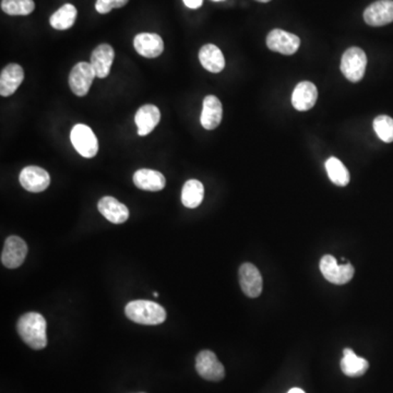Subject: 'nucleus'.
<instances>
[{"instance_id": "8", "label": "nucleus", "mask_w": 393, "mask_h": 393, "mask_svg": "<svg viewBox=\"0 0 393 393\" xmlns=\"http://www.w3.org/2000/svg\"><path fill=\"white\" fill-rule=\"evenodd\" d=\"M28 255V245L19 236H9L6 240L3 252H1V262L8 269H16L24 262Z\"/></svg>"}, {"instance_id": "29", "label": "nucleus", "mask_w": 393, "mask_h": 393, "mask_svg": "<svg viewBox=\"0 0 393 393\" xmlns=\"http://www.w3.org/2000/svg\"><path fill=\"white\" fill-rule=\"evenodd\" d=\"M186 7L190 9H198L203 6V0H183Z\"/></svg>"}, {"instance_id": "16", "label": "nucleus", "mask_w": 393, "mask_h": 393, "mask_svg": "<svg viewBox=\"0 0 393 393\" xmlns=\"http://www.w3.org/2000/svg\"><path fill=\"white\" fill-rule=\"evenodd\" d=\"M318 91L316 86L310 81H302L296 86L292 94V104L295 110L306 112L316 104Z\"/></svg>"}, {"instance_id": "6", "label": "nucleus", "mask_w": 393, "mask_h": 393, "mask_svg": "<svg viewBox=\"0 0 393 393\" xmlns=\"http://www.w3.org/2000/svg\"><path fill=\"white\" fill-rule=\"evenodd\" d=\"M94 78H96L91 63L81 61L71 69L69 75V86L75 96H86L90 91Z\"/></svg>"}, {"instance_id": "25", "label": "nucleus", "mask_w": 393, "mask_h": 393, "mask_svg": "<svg viewBox=\"0 0 393 393\" xmlns=\"http://www.w3.org/2000/svg\"><path fill=\"white\" fill-rule=\"evenodd\" d=\"M326 170L329 178L337 186L344 187L349 183V173L344 164L339 158H330L327 160Z\"/></svg>"}, {"instance_id": "18", "label": "nucleus", "mask_w": 393, "mask_h": 393, "mask_svg": "<svg viewBox=\"0 0 393 393\" xmlns=\"http://www.w3.org/2000/svg\"><path fill=\"white\" fill-rule=\"evenodd\" d=\"M222 117H223V107H222L221 101L217 96H205L200 117L203 128L207 131H213L217 128L221 123Z\"/></svg>"}, {"instance_id": "5", "label": "nucleus", "mask_w": 393, "mask_h": 393, "mask_svg": "<svg viewBox=\"0 0 393 393\" xmlns=\"http://www.w3.org/2000/svg\"><path fill=\"white\" fill-rule=\"evenodd\" d=\"M320 270L327 281L337 285H342L351 281L355 273L351 263L337 265V259L331 255L322 257L320 260Z\"/></svg>"}, {"instance_id": "31", "label": "nucleus", "mask_w": 393, "mask_h": 393, "mask_svg": "<svg viewBox=\"0 0 393 393\" xmlns=\"http://www.w3.org/2000/svg\"><path fill=\"white\" fill-rule=\"evenodd\" d=\"M256 1H259V3H269V1H271V0H256Z\"/></svg>"}, {"instance_id": "12", "label": "nucleus", "mask_w": 393, "mask_h": 393, "mask_svg": "<svg viewBox=\"0 0 393 393\" xmlns=\"http://www.w3.org/2000/svg\"><path fill=\"white\" fill-rule=\"evenodd\" d=\"M364 20L370 26H384L393 21V0H378L364 12Z\"/></svg>"}, {"instance_id": "15", "label": "nucleus", "mask_w": 393, "mask_h": 393, "mask_svg": "<svg viewBox=\"0 0 393 393\" xmlns=\"http://www.w3.org/2000/svg\"><path fill=\"white\" fill-rule=\"evenodd\" d=\"M115 58V51L108 44H101L92 51L91 63L96 78L104 79L110 75L111 68Z\"/></svg>"}, {"instance_id": "11", "label": "nucleus", "mask_w": 393, "mask_h": 393, "mask_svg": "<svg viewBox=\"0 0 393 393\" xmlns=\"http://www.w3.org/2000/svg\"><path fill=\"white\" fill-rule=\"evenodd\" d=\"M240 284L245 295L256 298L262 292V277L252 263H244L240 267Z\"/></svg>"}, {"instance_id": "7", "label": "nucleus", "mask_w": 393, "mask_h": 393, "mask_svg": "<svg viewBox=\"0 0 393 393\" xmlns=\"http://www.w3.org/2000/svg\"><path fill=\"white\" fill-rule=\"evenodd\" d=\"M195 369L203 379L220 382L225 376V369L213 352H200L195 359Z\"/></svg>"}, {"instance_id": "3", "label": "nucleus", "mask_w": 393, "mask_h": 393, "mask_svg": "<svg viewBox=\"0 0 393 393\" xmlns=\"http://www.w3.org/2000/svg\"><path fill=\"white\" fill-rule=\"evenodd\" d=\"M367 56L365 51L359 47H351L343 53L341 61V71L351 82L361 81L365 75Z\"/></svg>"}, {"instance_id": "19", "label": "nucleus", "mask_w": 393, "mask_h": 393, "mask_svg": "<svg viewBox=\"0 0 393 393\" xmlns=\"http://www.w3.org/2000/svg\"><path fill=\"white\" fill-rule=\"evenodd\" d=\"M98 209L107 221L114 224L125 223L129 218L128 208L113 197L101 199Z\"/></svg>"}, {"instance_id": "26", "label": "nucleus", "mask_w": 393, "mask_h": 393, "mask_svg": "<svg viewBox=\"0 0 393 393\" xmlns=\"http://www.w3.org/2000/svg\"><path fill=\"white\" fill-rule=\"evenodd\" d=\"M34 9L33 0H1V10L9 16H28Z\"/></svg>"}, {"instance_id": "1", "label": "nucleus", "mask_w": 393, "mask_h": 393, "mask_svg": "<svg viewBox=\"0 0 393 393\" xmlns=\"http://www.w3.org/2000/svg\"><path fill=\"white\" fill-rule=\"evenodd\" d=\"M16 330L22 340L33 349H43L47 345L46 320L38 312H28L20 317Z\"/></svg>"}, {"instance_id": "23", "label": "nucleus", "mask_w": 393, "mask_h": 393, "mask_svg": "<svg viewBox=\"0 0 393 393\" xmlns=\"http://www.w3.org/2000/svg\"><path fill=\"white\" fill-rule=\"evenodd\" d=\"M77 8L71 4H66L51 14L49 24L55 30L65 31L75 24L77 19Z\"/></svg>"}, {"instance_id": "17", "label": "nucleus", "mask_w": 393, "mask_h": 393, "mask_svg": "<svg viewBox=\"0 0 393 393\" xmlns=\"http://www.w3.org/2000/svg\"><path fill=\"white\" fill-rule=\"evenodd\" d=\"M160 121V112L158 106L153 104H146L140 107L135 116L138 135L141 137L149 135L158 126Z\"/></svg>"}, {"instance_id": "32", "label": "nucleus", "mask_w": 393, "mask_h": 393, "mask_svg": "<svg viewBox=\"0 0 393 393\" xmlns=\"http://www.w3.org/2000/svg\"><path fill=\"white\" fill-rule=\"evenodd\" d=\"M213 1H222V0H213Z\"/></svg>"}, {"instance_id": "10", "label": "nucleus", "mask_w": 393, "mask_h": 393, "mask_svg": "<svg viewBox=\"0 0 393 393\" xmlns=\"http://www.w3.org/2000/svg\"><path fill=\"white\" fill-rule=\"evenodd\" d=\"M20 184L30 193H42L49 188L51 176L40 166H26L20 173Z\"/></svg>"}, {"instance_id": "13", "label": "nucleus", "mask_w": 393, "mask_h": 393, "mask_svg": "<svg viewBox=\"0 0 393 393\" xmlns=\"http://www.w3.org/2000/svg\"><path fill=\"white\" fill-rule=\"evenodd\" d=\"M133 46L141 56L146 58H156L164 51V42L155 33H140L136 35Z\"/></svg>"}, {"instance_id": "4", "label": "nucleus", "mask_w": 393, "mask_h": 393, "mask_svg": "<svg viewBox=\"0 0 393 393\" xmlns=\"http://www.w3.org/2000/svg\"><path fill=\"white\" fill-rule=\"evenodd\" d=\"M70 139L78 153L83 158H92L98 154V138L93 131L86 125L83 123L76 125L70 133Z\"/></svg>"}, {"instance_id": "30", "label": "nucleus", "mask_w": 393, "mask_h": 393, "mask_svg": "<svg viewBox=\"0 0 393 393\" xmlns=\"http://www.w3.org/2000/svg\"><path fill=\"white\" fill-rule=\"evenodd\" d=\"M287 393H305V391L302 390V389L300 388H293L291 389V390H290Z\"/></svg>"}, {"instance_id": "21", "label": "nucleus", "mask_w": 393, "mask_h": 393, "mask_svg": "<svg viewBox=\"0 0 393 393\" xmlns=\"http://www.w3.org/2000/svg\"><path fill=\"white\" fill-rule=\"evenodd\" d=\"M199 61L210 73H219L225 67V59L221 49L214 44H207L199 51Z\"/></svg>"}, {"instance_id": "14", "label": "nucleus", "mask_w": 393, "mask_h": 393, "mask_svg": "<svg viewBox=\"0 0 393 393\" xmlns=\"http://www.w3.org/2000/svg\"><path fill=\"white\" fill-rule=\"evenodd\" d=\"M24 71L18 63H9L0 73V96L4 98L12 96L24 82Z\"/></svg>"}, {"instance_id": "9", "label": "nucleus", "mask_w": 393, "mask_h": 393, "mask_svg": "<svg viewBox=\"0 0 393 393\" xmlns=\"http://www.w3.org/2000/svg\"><path fill=\"white\" fill-rule=\"evenodd\" d=\"M267 46L271 51L283 55H293L297 51L300 46V39L297 35L292 34L287 31L275 30L271 31L267 36Z\"/></svg>"}, {"instance_id": "22", "label": "nucleus", "mask_w": 393, "mask_h": 393, "mask_svg": "<svg viewBox=\"0 0 393 393\" xmlns=\"http://www.w3.org/2000/svg\"><path fill=\"white\" fill-rule=\"evenodd\" d=\"M342 361H341V369L343 374L349 377H359L367 372L369 364L363 357L356 355L351 349H345L343 352Z\"/></svg>"}, {"instance_id": "24", "label": "nucleus", "mask_w": 393, "mask_h": 393, "mask_svg": "<svg viewBox=\"0 0 393 393\" xmlns=\"http://www.w3.org/2000/svg\"><path fill=\"white\" fill-rule=\"evenodd\" d=\"M205 188L199 180H190L185 183L182 191L183 205L189 209H195L203 203Z\"/></svg>"}, {"instance_id": "28", "label": "nucleus", "mask_w": 393, "mask_h": 393, "mask_svg": "<svg viewBox=\"0 0 393 393\" xmlns=\"http://www.w3.org/2000/svg\"><path fill=\"white\" fill-rule=\"evenodd\" d=\"M128 1L129 0H96V9L98 14H106L113 9L123 8Z\"/></svg>"}, {"instance_id": "20", "label": "nucleus", "mask_w": 393, "mask_h": 393, "mask_svg": "<svg viewBox=\"0 0 393 393\" xmlns=\"http://www.w3.org/2000/svg\"><path fill=\"white\" fill-rule=\"evenodd\" d=\"M133 184L141 190L155 193L164 189L166 180L164 175L158 170L142 168L133 174Z\"/></svg>"}, {"instance_id": "2", "label": "nucleus", "mask_w": 393, "mask_h": 393, "mask_svg": "<svg viewBox=\"0 0 393 393\" xmlns=\"http://www.w3.org/2000/svg\"><path fill=\"white\" fill-rule=\"evenodd\" d=\"M125 312L131 321L146 326L163 324L166 319L165 310L150 300H133L126 306Z\"/></svg>"}, {"instance_id": "27", "label": "nucleus", "mask_w": 393, "mask_h": 393, "mask_svg": "<svg viewBox=\"0 0 393 393\" xmlns=\"http://www.w3.org/2000/svg\"><path fill=\"white\" fill-rule=\"evenodd\" d=\"M374 129L380 140L391 143L393 142V119L387 115H380L374 121Z\"/></svg>"}]
</instances>
